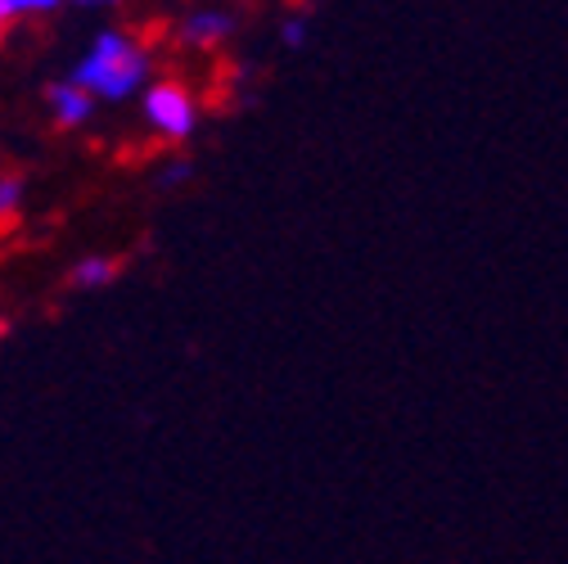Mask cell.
Segmentation results:
<instances>
[{
    "instance_id": "cell-1",
    "label": "cell",
    "mask_w": 568,
    "mask_h": 564,
    "mask_svg": "<svg viewBox=\"0 0 568 564\" xmlns=\"http://www.w3.org/2000/svg\"><path fill=\"white\" fill-rule=\"evenodd\" d=\"M150 68H154V59H150V50L140 46L135 37H126V32H118V28H104V32L87 46V54L78 59L73 78H78L95 100L118 104V100H131L135 91H145Z\"/></svg>"
},
{
    "instance_id": "cell-2",
    "label": "cell",
    "mask_w": 568,
    "mask_h": 564,
    "mask_svg": "<svg viewBox=\"0 0 568 564\" xmlns=\"http://www.w3.org/2000/svg\"><path fill=\"white\" fill-rule=\"evenodd\" d=\"M140 113H145V127L154 135H163L168 145H181V140L194 135L199 127V100L185 82H145V91H140Z\"/></svg>"
},
{
    "instance_id": "cell-3",
    "label": "cell",
    "mask_w": 568,
    "mask_h": 564,
    "mask_svg": "<svg viewBox=\"0 0 568 564\" xmlns=\"http://www.w3.org/2000/svg\"><path fill=\"white\" fill-rule=\"evenodd\" d=\"M95 104H100V100H95L78 78H63V82H50V87H45V109H50L54 127H63V131L87 127V122L95 118Z\"/></svg>"
},
{
    "instance_id": "cell-4",
    "label": "cell",
    "mask_w": 568,
    "mask_h": 564,
    "mask_svg": "<svg viewBox=\"0 0 568 564\" xmlns=\"http://www.w3.org/2000/svg\"><path fill=\"white\" fill-rule=\"evenodd\" d=\"M231 32H235V19H231L226 10H212V6H207V10L185 14L176 37H181L185 46H194V50H207V46H222Z\"/></svg>"
},
{
    "instance_id": "cell-5",
    "label": "cell",
    "mask_w": 568,
    "mask_h": 564,
    "mask_svg": "<svg viewBox=\"0 0 568 564\" xmlns=\"http://www.w3.org/2000/svg\"><path fill=\"white\" fill-rule=\"evenodd\" d=\"M113 275H118V262L109 253H87L73 262V271H68L73 290H104V285H113Z\"/></svg>"
},
{
    "instance_id": "cell-6",
    "label": "cell",
    "mask_w": 568,
    "mask_h": 564,
    "mask_svg": "<svg viewBox=\"0 0 568 564\" xmlns=\"http://www.w3.org/2000/svg\"><path fill=\"white\" fill-rule=\"evenodd\" d=\"M23 213V181L10 177V172H0V231H10Z\"/></svg>"
},
{
    "instance_id": "cell-7",
    "label": "cell",
    "mask_w": 568,
    "mask_h": 564,
    "mask_svg": "<svg viewBox=\"0 0 568 564\" xmlns=\"http://www.w3.org/2000/svg\"><path fill=\"white\" fill-rule=\"evenodd\" d=\"M6 6H10L14 19H32V14H50V10H59L63 0H6Z\"/></svg>"
},
{
    "instance_id": "cell-8",
    "label": "cell",
    "mask_w": 568,
    "mask_h": 564,
    "mask_svg": "<svg viewBox=\"0 0 568 564\" xmlns=\"http://www.w3.org/2000/svg\"><path fill=\"white\" fill-rule=\"evenodd\" d=\"M185 177H190V163H168V168H163V177H159V181H163V185H181V181H185Z\"/></svg>"
},
{
    "instance_id": "cell-9",
    "label": "cell",
    "mask_w": 568,
    "mask_h": 564,
    "mask_svg": "<svg viewBox=\"0 0 568 564\" xmlns=\"http://www.w3.org/2000/svg\"><path fill=\"white\" fill-rule=\"evenodd\" d=\"M284 41H290V46H298V41H303V23H298V19H294L290 28H284Z\"/></svg>"
},
{
    "instance_id": "cell-10",
    "label": "cell",
    "mask_w": 568,
    "mask_h": 564,
    "mask_svg": "<svg viewBox=\"0 0 568 564\" xmlns=\"http://www.w3.org/2000/svg\"><path fill=\"white\" fill-rule=\"evenodd\" d=\"M14 23V14H10V6H6V0H0V37H6V28Z\"/></svg>"
},
{
    "instance_id": "cell-11",
    "label": "cell",
    "mask_w": 568,
    "mask_h": 564,
    "mask_svg": "<svg viewBox=\"0 0 568 564\" xmlns=\"http://www.w3.org/2000/svg\"><path fill=\"white\" fill-rule=\"evenodd\" d=\"M78 6H91L95 10V6H118V0H78Z\"/></svg>"
},
{
    "instance_id": "cell-12",
    "label": "cell",
    "mask_w": 568,
    "mask_h": 564,
    "mask_svg": "<svg viewBox=\"0 0 568 564\" xmlns=\"http://www.w3.org/2000/svg\"><path fill=\"white\" fill-rule=\"evenodd\" d=\"M0 339H6V321H0Z\"/></svg>"
}]
</instances>
